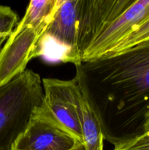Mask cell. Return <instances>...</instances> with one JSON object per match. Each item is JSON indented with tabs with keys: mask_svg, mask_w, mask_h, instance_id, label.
I'll use <instances>...</instances> for the list:
<instances>
[{
	"mask_svg": "<svg viewBox=\"0 0 149 150\" xmlns=\"http://www.w3.org/2000/svg\"><path fill=\"white\" fill-rule=\"evenodd\" d=\"M149 132V112L146 114L143 127V133Z\"/></svg>",
	"mask_w": 149,
	"mask_h": 150,
	"instance_id": "obj_14",
	"label": "cell"
},
{
	"mask_svg": "<svg viewBox=\"0 0 149 150\" xmlns=\"http://www.w3.org/2000/svg\"><path fill=\"white\" fill-rule=\"evenodd\" d=\"M12 150H20V149H15V148L13 147ZM71 150H86V149H85V146H84V145H83V144L79 143V144H77L76 145V146H74L73 149H72Z\"/></svg>",
	"mask_w": 149,
	"mask_h": 150,
	"instance_id": "obj_15",
	"label": "cell"
},
{
	"mask_svg": "<svg viewBox=\"0 0 149 150\" xmlns=\"http://www.w3.org/2000/svg\"><path fill=\"white\" fill-rule=\"evenodd\" d=\"M81 0H61L52 22L41 40H52L64 48V62H80L77 50Z\"/></svg>",
	"mask_w": 149,
	"mask_h": 150,
	"instance_id": "obj_8",
	"label": "cell"
},
{
	"mask_svg": "<svg viewBox=\"0 0 149 150\" xmlns=\"http://www.w3.org/2000/svg\"><path fill=\"white\" fill-rule=\"evenodd\" d=\"M61 2V0H32L28 4L24 16L15 28L37 26L52 22Z\"/></svg>",
	"mask_w": 149,
	"mask_h": 150,
	"instance_id": "obj_9",
	"label": "cell"
},
{
	"mask_svg": "<svg viewBox=\"0 0 149 150\" xmlns=\"http://www.w3.org/2000/svg\"><path fill=\"white\" fill-rule=\"evenodd\" d=\"M43 100L42 79L32 70L0 86V150H12Z\"/></svg>",
	"mask_w": 149,
	"mask_h": 150,
	"instance_id": "obj_2",
	"label": "cell"
},
{
	"mask_svg": "<svg viewBox=\"0 0 149 150\" xmlns=\"http://www.w3.org/2000/svg\"><path fill=\"white\" fill-rule=\"evenodd\" d=\"M7 38H8V37H6V36L1 37V38H0V48H1V45L3 44V42H4L5 40H7Z\"/></svg>",
	"mask_w": 149,
	"mask_h": 150,
	"instance_id": "obj_16",
	"label": "cell"
},
{
	"mask_svg": "<svg viewBox=\"0 0 149 150\" xmlns=\"http://www.w3.org/2000/svg\"><path fill=\"white\" fill-rule=\"evenodd\" d=\"M83 145L86 150H103L104 137L99 124L84 98L81 100Z\"/></svg>",
	"mask_w": 149,
	"mask_h": 150,
	"instance_id": "obj_10",
	"label": "cell"
},
{
	"mask_svg": "<svg viewBox=\"0 0 149 150\" xmlns=\"http://www.w3.org/2000/svg\"><path fill=\"white\" fill-rule=\"evenodd\" d=\"M40 108L13 148L20 150H71L80 143L45 116Z\"/></svg>",
	"mask_w": 149,
	"mask_h": 150,
	"instance_id": "obj_7",
	"label": "cell"
},
{
	"mask_svg": "<svg viewBox=\"0 0 149 150\" xmlns=\"http://www.w3.org/2000/svg\"><path fill=\"white\" fill-rule=\"evenodd\" d=\"M83 98L114 146L143 133L149 112V41L74 64Z\"/></svg>",
	"mask_w": 149,
	"mask_h": 150,
	"instance_id": "obj_1",
	"label": "cell"
},
{
	"mask_svg": "<svg viewBox=\"0 0 149 150\" xmlns=\"http://www.w3.org/2000/svg\"><path fill=\"white\" fill-rule=\"evenodd\" d=\"M134 0H81L77 50L80 59L98 34Z\"/></svg>",
	"mask_w": 149,
	"mask_h": 150,
	"instance_id": "obj_5",
	"label": "cell"
},
{
	"mask_svg": "<svg viewBox=\"0 0 149 150\" xmlns=\"http://www.w3.org/2000/svg\"><path fill=\"white\" fill-rule=\"evenodd\" d=\"M18 16L10 7L0 5V38L10 36L18 23Z\"/></svg>",
	"mask_w": 149,
	"mask_h": 150,
	"instance_id": "obj_12",
	"label": "cell"
},
{
	"mask_svg": "<svg viewBox=\"0 0 149 150\" xmlns=\"http://www.w3.org/2000/svg\"><path fill=\"white\" fill-rule=\"evenodd\" d=\"M149 18V0H134L121 16L101 31L83 56L82 61L105 56L120 41Z\"/></svg>",
	"mask_w": 149,
	"mask_h": 150,
	"instance_id": "obj_6",
	"label": "cell"
},
{
	"mask_svg": "<svg viewBox=\"0 0 149 150\" xmlns=\"http://www.w3.org/2000/svg\"><path fill=\"white\" fill-rule=\"evenodd\" d=\"M113 150H149V132L143 133L114 146Z\"/></svg>",
	"mask_w": 149,
	"mask_h": 150,
	"instance_id": "obj_13",
	"label": "cell"
},
{
	"mask_svg": "<svg viewBox=\"0 0 149 150\" xmlns=\"http://www.w3.org/2000/svg\"><path fill=\"white\" fill-rule=\"evenodd\" d=\"M43 104L40 111L54 123L83 144L81 100L83 95L75 79H42Z\"/></svg>",
	"mask_w": 149,
	"mask_h": 150,
	"instance_id": "obj_3",
	"label": "cell"
},
{
	"mask_svg": "<svg viewBox=\"0 0 149 150\" xmlns=\"http://www.w3.org/2000/svg\"><path fill=\"white\" fill-rule=\"evenodd\" d=\"M147 41H149V18L133 30L129 35L120 41L105 56L118 54Z\"/></svg>",
	"mask_w": 149,
	"mask_h": 150,
	"instance_id": "obj_11",
	"label": "cell"
},
{
	"mask_svg": "<svg viewBox=\"0 0 149 150\" xmlns=\"http://www.w3.org/2000/svg\"><path fill=\"white\" fill-rule=\"evenodd\" d=\"M51 23L15 28L0 49V86L23 73L29 62L39 57V42Z\"/></svg>",
	"mask_w": 149,
	"mask_h": 150,
	"instance_id": "obj_4",
	"label": "cell"
}]
</instances>
